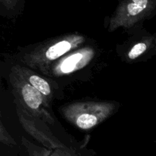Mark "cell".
Instances as JSON below:
<instances>
[{"label": "cell", "mask_w": 156, "mask_h": 156, "mask_svg": "<svg viewBox=\"0 0 156 156\" xmlns=\"http://www.w3.org/2000/svg\"><path fill=\"white\" fill-rule=\"evenodd\" d=\"M21 143H22L23 146L25 147L28 156H50L52 152V150L50 149L40 147L34 143H30L24 136L21 137Z\"/></svg>", "instance_id": "cell-9"}, {"label": "cell", "mask_w": 156, "mask_h": 156, "mask_svg": "<svg viewBox=\"0 0 156 156\" xmlns=\"http://www.w3.org/2000/svg\"><path fill=\"white\" fill-rule=\"evenodd\" d=\"M156 11V0H119L109 21L110 31L119 27L129 28L151 18Z\"/></svg>", "instance_id": "cell-4"}, {"label": "cell", "mask_w": 156, "mask_h": 156, "mask_svg": "<svg viewBox=\"0 0 156 156\" xmlns=\"http://www.w3.org/2000/svg\"><path fill=\"white\" fill-rule=\"evenodd\" d=\"M15 110L18 114L19 123L24 128V130L31 136L35 140L41 143L44 146V148L55 150L57 149H64L66 146L59 141L57 138L52 134V133L45 132L41 130L39 128L38 124H37V120L32 115H30L24 108L21 105V104L17 100L14 99Z\"/></svg>", "instance_id": "cell-6"}, {"label": "cell", "mask_w": 156, "mask_h": 156, "mask_svg": "<svg viewBox=\"0 0 156 156\" xmlns=\"http://www.w3.org/2000/svg\"><path fill=\"white\" fill-rule=\"evenodd\" d=\"M50 156H78L75 154L73 151L69 149L68 148L64 149H57L55 150H52L51 154Z\"/></svg>", "instance_id": "cell-12"}, {"label": "cell", "mask_w": 156, "mask_h": 156, "mask_svg": "<svg viewBox=\"0 0 156 156\" xmlns=\"http://www.w3.org/2000/svg\"><path fill=\"white\" fill-rule=\"evenodd\" d=\"M11 70L16 73L18 76L39 91L50 105L58 96L59 91L56 84L44 78L32 69L21 64H15L12 66Z\"/></svg>", "instance_id": "cell-7"}, {"label": "cell", "mask_w": 156, "mask_h": 156, "mask_svg": "<svg viewBox=\"0 0 156 156\" xmlns=\"http://www.w3.org/2000/svg\"><path fill=\"white\" fill-rule=\"evenodd\" d=\"M0 140L3 144L9 146H16V142L10 136L6 129L5 128L2 122H1V127H0Z\"/></svg>", "instance_id": "cell-11"}, {"label": "cell", "mask_w": 156, "mask_h": 156, "mask_svg": "<svg viewBox=\"0 0 156 156\" xmlns=\"http://www.w3.org/2000/svg\"><path fill=\"white\" fill-rule=\"evenodd\" d=\"M151 52H156V34L152 36L145 37L136 43L129 50L126 57L129 60L133 61Z\"/></svg>", "instance_id": "cell-8"}, {"label": "cell", "mask_w": 156, "mask_h": 156, "mask_svg": "<svg viewBox=\"0 0 156 156\" xmlns=\"http://www.w3.org/2000/svg\"><path fill=\"white\" fill-rule=\"evenodd\" d=\"M116 110L115 102L85 101L65 105L60 111L67 121L79 129L88 130L109 118Z\"/></svg>", "instance_id": "cell-2"}, {"label": "cell", "mask_w": 156, "mask_h": 156, "mask_svg": "<svg viewBox=\"0 0 156 156\" xmlns=\"http://www.w3.org/2000/svg\"><path fill=\"white\" fill-rule=\"evenodd\" d=\"M85 37L80 34H68L37 44L20 57L26 66L47 74L49 69L56 61L70 52L82 47Z\"/></svg>", "instance_id": "cell-1"}, {"label": "cell", "mask_w": 156, "mask_h": 156, "mask_svg": "<svg viewBox=\"0 0 156 156\" xmlns=\"http://www.w3.org/2000/svg\"><path fill=\"white\" fill-rule=\"evenodd\" d=\"M9 78L11 91L15 100L34 118L53 126L55 119L49 111L51 105L46 98L12 70L10 71Z\"/></svg>", "instance_id": "cell-3"}, {"label": "cell", "mask_w": 156, "mask_h": 156, "mask_svg": "<svg viewBox=\"0 0 156 156\" xmlns=\"http://www.w3.org/2000/svg\"><path fill=\"white\" fill-rule=\"evenodd\" d=\"M25 0H0V5L2 11L7 14H16L22 9Z\"/></svg>", "instance_id": "cell-10"}, {"label": "cell", "mask_w": 156, "mask_h": 156, "mask_svg": "<svg viewBox=\"0 0 156 156\" xmlns=\"http://www.w3.org/2000/svg\"><path fill=\"white\" fill-rule=\"evenodd\" d=\"M94 56V49L89 47L73 50L54 62L46 75L59 77L75 73L88 65Z\"/></svg>", "instance_id": "cell-5"}]
</instances>
